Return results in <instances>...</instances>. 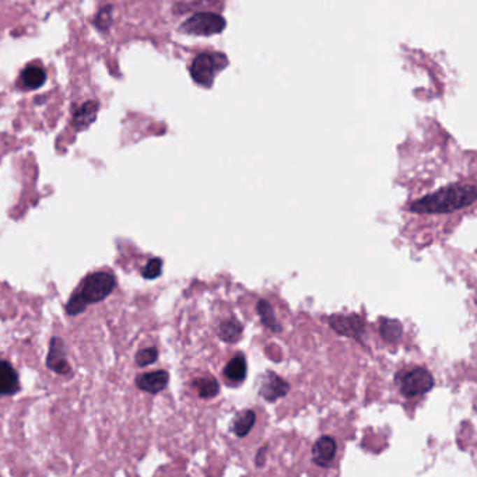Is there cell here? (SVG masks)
I'll return each instance as SVG.
<instances>
[{
	"mask_svg": "<svg viewBox=\"0 0 477 477\" xmlns=\"http://www.w3.org/2000/svg\"><path fill=\"white\" fill-rule=\"evenodd\" d=\"M380 336L387 343H397L403 334V326L397 319H382Z\"/></svg>",
	"mask_w": 477,
	"mask_h": 477,
	"instance_id": "obj_18",
	"label": "cell"
},
{
	"mask_svg": "<svg viewBox=\"0 0 477 477\" xmlns=\"http://www.w3.org/2000/svg\"><path fill=\"white\" fill-rule=\"evenodd\" d=\"M193 386L197 389V394L201 399H211V397L217 396L220 392V386H218L217 379L210 376V375L193 380Z\"/></svg>",
	"mask_w": 477,
	"mask_h": 477,
	"instance_id": "obj_19",
	"label": "cell"
},
{
	"mask_svg": "<svg viewBox=\"0 0 477 477\" xmlns=\"http://www.w3.org/2000/svg\"><path fill=\"white\" fill-rule=\"evenodd\" d=\"M288 390H290V383L284 380L280 375L269 371L262 378L259 394L267 401H274L280 397H284Z\"/></svg>",
	"mask_w": 477,
	"mask_h": 477,
	"instance_id": "obj_8",
	"label": "cell"
},
{
	"mask_svg": "<svg viewBox=\"0 0 477 477\" xmlns=\"http://www.w3.org/2000/svg\"><path fill=\"white\" fill-rule=\"evenodd\" d=\"M255 421H256L255 411L250 408L243 410L242 413L236 414V417L234 420V424H232L234 434L236 436H246L250 432V429L253 428Z\"/></svg>",
	"mask_w": 477,
	"mask_h": 477,
	"instance_id": "obj_17",
	"label": "cell"
},
{
	"mask_svg": "<svg viewBox=\"0 0 477 477\" xmlns=\"http://www.w3.org/2000/svg\"><path fill=\"white\" fill-rule=\"evenodd\" d=\"M157 358H158V350L155 347H147V348L140 350L136 354L134 361L138 366H147V365L155 362Z\"/></svg>",
	"mask_w": 477,
	"mask_h": 477,
	"instance_id": "obj_21",
	"label": "cell"
},
{
	"mask_svg": "<svg viewBox=\"0 0 477 477\" xmlns=\"http://www.w3.org/2000/svg\"><path fill=\"white\" fill-rule=\"evenodd\" d=\"M116 278L108 271H95L88 274L77 291L73 292L71 298L66 305L69 315H77L83 312L88 304H95L105 299L115 288Z\"/></svg>",
	"mask_w": 477,
	"mask_h": 477,
	"instance_id": "obj_2",
	"label": "cell"
},
{
	"mask_svg": "<svg viewBox=\"0 0 477 477\" xmlns=\"http://www.w3.org/2000/svg\"><path fill=\"white\" fill-rule=\"evenodd\" d=\"M476 197L477 190L473 185H449L414 200L407 206V210L417 214L452 213L469 207Z\"/></svg>",
	"mask_w": 477,
	"mask_h": 477,
	"instance_id": "obj_1",
	"label": "cell"
},
{
	"mask_svg": "<svg viewBox=\"0 0 477 477\" xmlns=\"http://www.w3.org/2000/svg\"><path fill=\"white\" fill-rule=\"evenodd\" d=\"M337 445L332 436H320L312 446V460L320 467H329L336 456Z\"/></svg>",
	"mask_w": 477,
	"mask_h": 477,
	"instance_id": "obj_9",
	"label": "cell"
},
{
	"mask_svg": "<svg viewBox=\"0 0 477 477\" xmlns=\"http://www.w3.org/2000/svg\"><path fill=\"white\" fill-rule=\"evenodd\" d=\"M113 24V6L112 4H105L98 10L92 20V25L99 31V32H108L109 28Z\"/></svg>",
	"mask_w": 477,
	"mask_h": 477,
	"instance_id": "obj_20",
	"label": "cell"
},
{
	"mask_svg": "<svg viewBox=\"0 0 477 477\" xmlns=\"http://www.w3.org/2000/svg\"><path fill=\"white\" fill-rule=\"evenodd\" d=\"M18 81L25 90H38L46 81V71L38 64H28L20 73Z\"/></svg>",
	"mask_w": 477,
	"mask_h": 477,
	"instance_id": "obj_13",
	"label": "cell"
},
{
	"mask_svg": "<svg viewBox=\"0 0 477 477\" xmlns=\"http://www.w3.org/2000/svg\"><path fill=\"white\" fill-rule=\"evenodd\" d=\"M246 372H248L246 358L242 354H236L235 357H232L224 368L225 379L232 383L242 382L246 378Z\"/></svg>",
	"mask_w": 477,
	"mask_h": 477,
	"instance_id": "obj_14",
	"label": "cell"
},
{
	"mask_svg": "<svg viewBox=\"0 0 477 477\" xmlns=\"http://www.w3.org/2000/svg\"><path fill=\"white\" fill-rule=\"evenodd\" d=\"M217 334L222 341L235 344L242 336V325L236 319L222 320L217 327Z\"/></svg>",
	"mask_w": 477,
	"mask_h": 477,
	"instance_id": "obj_15",
	"label": "cell"
},
{
	"mask_svg": "<svg viewBox=\"0 0 477 477\" xmlns=\"http://www.w3.org/2000/svg\"><path fill=\"white\" fill-rule=\"evenodd\" d=\"M329 326L341 336L359 339L365 332L364 319L357 313L332 315L329 316Z\"/></svg>",
	"mask_w": 477,
	"mask_h": 477,
	"instance_id": "obj_6",
	"label": "cell"
},
{
	"mask_svg": "<svg viewBox=\"0 0 477 477\" xmlns=\"http://www.w3.org/2000/svg\"><path fill=\"white\" fill-rule=\"evenodd\" d=\"M225 29V20L222 15L210 11H200L194 13L189 18H186L179 31L187 35H197V36H211L221 34Z\"/></svg>",
	"mask_w": 477,
	"mask_h": 477,
	"instance_id": "obj_5",
	"label": "cell"
},
{
	"mask_svg": "<svg viewBox=\"0 0 477 477\" xmlns=\"http://www.w3.org/2000/svg\"><path fill=\"white\" fill-rule=\"evenodd\" d=\"M266 450H267V446H262L256 455V459H255V463L257 467H262L264 464V460H266Z\"/></svg>",
	"mask_w": 477,
	"mask_h": 477,
	"instance_id": "obj_23",
	"label": "cell"
},
{
	"mask_svg": "<svg viewBox=\"0 0 477 477\" xmlns=\"http://www.w3.org/2000/svg\"><path fill=\"white\" fill-rule=\"evenodd\" d=\"M256 311H257V315L260 316V320L262 323L270 329L271 332L274 333H280L283 330V326L278 323V320L276 319L274 316V311H273V306L270 305L269 301L266 299H259L257 301V305H256Z\"/></svg>",
	"mask_w": 477,
	"mask_h": 477,
	"instance_id": "obj_16",
	"label": "cell"
},
{
	"mask_svg": "<svg viewBox=\"0 0 477 477\" xmlns=\"http://www.w3.org/2000/svg\"><path fill=\"white\" fill-rule=\"evenodd\" d=\"M396 383L403 396L417 397L428 393L434 387L435 380L428 369L422 366H414L411 369L397 373Z\"/></svg>",
	"mask_w": 477,
	"mask_h": 477,
	"instance_id": "obj_4",
	"label": "cell"
},
{
	"mask_svg": "<svg viewBox=\"0 0 477 477\" xmlns=\"http://www.w3.org/2000/svg\"><path fill=\"white\" fill-rule=\"evenodd\" d=\"M20 390L17 371L7 361H0V396H11Z\"/></svg>",
	"mask_w": 477,
	"mask_h": 477,
	"instance_id": "obj_12",
	"label": "cell"
},
{
	"mask_svg": "<svg viewBox=\"0 0 477 477\" xmlns=\"http://www.w3.org/2000/svg\"><path fill=\"white\" fill-rule=\"evenodd\" d=\"M161 271H162V260L159 257H152L141 269V276L144 278L152 280V278H157L161 274Z\"/></svg>",
	"mask_w": 477,
	"mask_h": 477,
	"instance_id": "obj_22",
	"label": "cell"
},
{
	"mask_svg": "<svg viewBox=\"0 0 477 477\" xmlns=\"http://www.w3.org/2000/svg\"><path fill=\"white\" fill-rule=\"evenodd\" d=\"M99 111V102L97 99H88L85 101L78 109L73 113L71 124L77 131L87 130L97 119Z\"/></svg>",
	"mask_w": 477,
	"mask_h": 477,
	"instance_id": "obj_10",
	"label": "cell"
},
{
	"mask_svg": "<svg viewBox=\"0 0 477 477\" xmlns=\"http://www.w3.org/2000/svg\"><path fill=\"white\" fill-rule=\"evenodd\" d=\"M228 66V59L224 53L203 52L199 53L190 64V76L193 81L203 87H210L215 76Z\"/></svg>",
	"mask_w": 477,
	"mask_h": 477,
	"instance_id": "obj_3",
	"label": "cell"
},
{
	"mask_svg": "<svg viewBox=\"0 0 477 477\" xmlns=\"http://www.w3.org/2000/svg\"><path fill=\"white\" fill-rule=\"evenodd\" d=\"M46 366L55 373L69 375L71 368L66 357V346L60 337H52L46 355Z\"/></svg>",
	"mask_w": 477,
	"mask_h": 477,
	"instance_id": "obj_7",
	"label": "cell"
},
{
	"mask_svg": "<svg viewBox=\"0 0 477 477\" xmlns=\"http://www.w3.org/2000/svg\"><path fill=\"white\" fill-rule=\"evenodd\" d=\"M169 380V373L164 369L141 373L136 378V386L140 390L148 392V393H158L164 390L168 385Z\"/></svg>",
	"mask_w": 477,
	"mask_h": 477,
	"instance_id": "obj_11",
	"label": "cell"
}]
</instances>
